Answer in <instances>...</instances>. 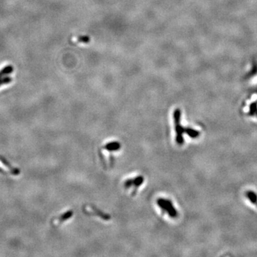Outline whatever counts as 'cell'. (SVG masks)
Listing matches in <instances>:
<instances>
[{
    "mask_svg": "<svg viewBox=\"0 0 257 257\" xmlns=\"http://www.w3.org/2000/svg\"><path fill=\"white\" fill-rule=\"evenodd\" d=\"M180 118H181V111L179 109H177L174 111V119L175 123V127H176V133H177V142L179 145H182L184 142V139L182 137V134L185 132L184 130V128L181 127L180 124Z\"/></svg>",
    "mask_w": 257,
    "mask_h": 257,
    "instance_id": "1",
    "label": "cell"
},
{
    "mask_svg": "<svg viewBox=\"0 0 257 257\" xmlns=\"http://www.w3.org/2000/svg\"><path fill=\"white\" fill-rule=\"evenodd\" d=\"M157 204L163 211H165V212L168 214L169 216L176 218L177 216V210L173 206L172 202L171 201H169V199H164V198H159L157 200Z\"/></svg>",
    "mask_w": 257,
    "mask_h": 257,
    "instance_id": "2",
    "label": "cell"
},
{
    "mask_svg": "<svg viewBox=\"0 0 257 257\" xmlns=\"http://www.w3.org/2000/svg\"><path fill=\"white\" fill-rule=\"evenodd\" d=\"M0 169L13 175H19L20 174V171L19 169L13 168L11 165L8 164L2 159H0Z\"/></svg>",
    "mask_w": 257,
    "mask_h": 257,
    "instance_id": "3",
    "label": "cell"
},
{
    "mask_svg": "<svg viewBox=\"0 0 257 257\" xmlns=\"http://www.w3.org/2000/svg\"><path fill=\"white\" fill-rule=\"evenodd\" d=\"M144 181V178L142 177H138L137 178L134 179H129L127 181H125L124 183V187L125 188H129L131 186H135V187L137 188L140 186Z\"/></svg>",
    "mask_w": 257,
    "mask_h": 257,
    "instance_id": "4",
    "label": "cell"
},
{
    "mask_svg": "<svg viewBox=\"0 0 257 257\" xmlns=\"http://www.w3.org/2000/svg\"><path fill=\"white\" fill-rule=\"evenodd\" d=\"M73 215V212L72 211H70V212L65 213V214H64L63 215H62L61 216L59 217V219H56L54 221V223L55 224H59V223H62V222H64V221H65L66 220H67V219H70L72 216Z\"/></svg>",
    "mask_w": 257,
    "mask_h": 257,
    "instance_id": "5",
    "label": "cell"
},
{
    "mask_svg": "<svg viewBox=\"0 0 257 257\" xmlns=\"http://www.w3.org/2000/svg\"><path fill=\"white\" fill-rule=\"evenodd\" d=\"M120 147L121 145L119 142H112V143L107 144V145H105L104 149L108 150V151H116V150L120 149Z\"/></svg>",
    "mask_w": 257,
    "mask_h": 257,
    "instance_id": "6",
    "label": "cell"
},
{
    "mask_svg": "<svg viewBox=\"0 0 257 257\" xmlns=\"http://www.w3.org/2000/svg\"><path fill=\"white\" fill-rule=\"evenodd\" d=\"M12 71H13V68H12V66H7V67H5L1 71V72H0V79H1V77H2L3 75L9 74V73L12 72Z\"/></svg>",
    "mask_w": 257,
    "mask_h": 257,
    "instance_id": "7",
    "label": "cell"
},
{
    "mask_svg": "<svg viewBox=\"0 0 257 257\" xmlns=\"http://www.w3.org/2000/svg\"><path fill=\"white\" fill-rule=\"evenodd\" d=\"M78 41H80V42H84V43H88L89 41V38L87 36H81L79 37L78 38Z\"/></svg>",
    "mask_w": 257,
    "mask_h": 257,
    "instance_id": "8",
    "label": "cell"
},
{
    "mask_svg": "<svg viewBox=\"0 0 257 257\" xmlns=\"http://www.w3.org/2000/svg\"><path fill=\"white\" fill-rule=\"evenodd\" d=\"M11 81L12 79L11 78H9V77H5V78L4 79H0V86L5 84L9 83Z\"/></svg>",
    "mask_w": 257,
    "mask_h": 257,
    "instance_id": "9",
    "label": "cell"
}]
</instances>
